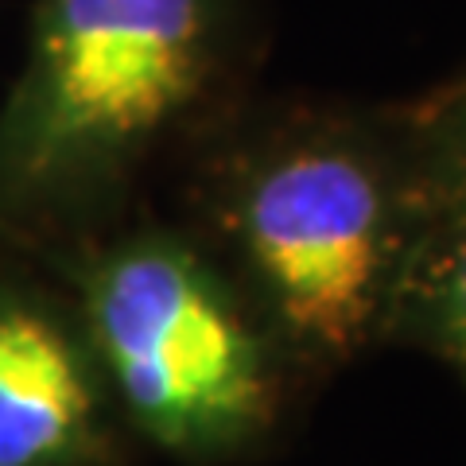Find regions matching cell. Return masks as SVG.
<instances>
[{"instance_id": "8992f818", "label": "cell", "mask_w": 466, "mask_h": 466, "mask_svg": "<svg viewBox=\"0 0 466 466\" xmlns=\"http://www.w3.org/2000/svg\"><path fill=\"white\" fill-rule=\"evenodd\" d=\"M431 183H435V195H440V207H466V97L440 125Z\"/></svg>"}, {"instance_id": "3957f363", "label": "cell", "mask_w": 466, "mask_h": 466, "mask_svg": "<svg viewBox=\"0 0 466 466\" xmlns=\"http://www.w3.org/2000/svg\"><path fill=\"white\" fill-rule=\"evenodd\" d=\"M207 0H47L8 159L32 187L109 167L191 101Z\"/></svg>"}, {"instance_id": "5b68a950", "label": "cell", "mask_w": 466, "mask_h": 466, "mask_svg": "<svg viewBox=\"0 0 466 466\" xmlns=\"http://www.w3.org/2000/svg\"><path fill=\"white\" fill-rule=\"evenodd\" d=\"M389 315L466 381V207H440V226L408 245Z\"/></svg>"}, {"instance_id": "7a4b0ae2", "label": "cell", "mask_w": 466, "mask_h": 466, "mask_svg": "<svg viewBox=\"0 0 466 466\" xmlns=\"http://www.w3.org/2000/svg\"><path fill=\"white\" fill-rule=\"evenodd\" d=\"M90 330L133 420L183 455H218L272 416L265 346L222 284L175 245H133L90 280Z\"/></svg>"}, {"instance_id": "277c9868", "label": "cell", "mask_w": 466, "mask_h": 466, "mask_svg": "<svg viewBox=\"0 0 466 466\" xmlns=\"http://www.w3.org/2000/svg\"><path fill=\"white\" fill-rule=\"evenodd\" d=\"M97 443V392L43 311L0 299V466H70Z\"/></svg>"}, {"instance_id": "6da1fadb", "label": "cell", "mask_w": 466, "mask_h": 466, "mask_svg": "<svg viewBox=\"0 0 466 466\" xmlns=\"http://www.w3.org/2000/svg\"><path fill=\"white\" fill-rule=\"evenodd\" d=\"M245 260L272 319L319 361H342L389 323L408 233L397 191L373 159L308 140L265 159L233 210Z\"/></svg>"}]
</instances>
